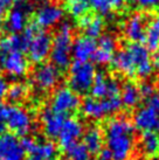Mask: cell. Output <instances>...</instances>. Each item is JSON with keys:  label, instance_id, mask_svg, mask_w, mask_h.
Segmentation results:
<instances>
[{"label": "cell", "instance_id": "14", "mask_svg": "<svg viewBox=\"0 0 159 160\" xmlns=\"http://www.w3.org/2000/svg\"><path fill=\"white\" fill-rule=\"evenodd\" d=\"M82 133H83V125L77 118L74 117L66 118L58 136L59 142L64 150L69 145L77 142V139L82 136Z\"/></svg>", "mask_w": 159, "mask_h": 160}, {"label": "cell", "instance_id": "22", "mask_svg": "<svg viewBox=\"0 0 159 160\" xmlns=\"http://www.w3.org/2000/svg\"><path fill=\"white\" fill-rule=\"evenodd\" d=\"M28 41L22 34H9L0 41V52H26Z\"/></svg>", "mask_w": 159, "mask_h": 160}, {"label": "cell", "instance_id": "32", "mask_svg": "<svg viewBox=\"0 0 159 160\" xmlns=\"http://www.w3.org/2000/svg\"><path fill=\"white\" fill-rule=\"evenodd\" d=\"M90 6L98 13L106 15L111 11V4L109 0H90Z\"/></svg>", "mask_w": 159, "mask_h": 160}, {"label": "cell", "instance_id": "12", "mask_svg": "<svg viewBox=\"0 0 159 160\" xmlns=\"http://www.w3.org/2000/svg\"><path fill=\"white\" fill-rule=\"evenodd\" d=\"M31 11L32 6L26 2H20L17 5L6 18V31H8L11 34H20L27 26V15Z\"/></svg>", "mask_w": 159, "mask_h": 160}, {"label": "cell", "instance_id": "31", "mask_svg": "<svg viewBox=\"0 0 159 160\" xmlns=\"http://www.w3.org/2000/svg\"><path fill=\"white\" fill-rule=\"evenodd\" d=\"M117 47V42L116 39L110 34H104V35L100 36V41L97 43V48L104 50L106 53L114 54Z\"/></svg>", "mask_w": 159, "mask_h": 160}, {"label": "cell", "instance_id": "40", "mask_svg": "<svg viewBox=\"0 0 159 160\" xmlns=\"http://www.w3.org/2000/svg\"><path fill=\"white\" fill-rule=\"evenodd\" d=\"M97 160H112V156H111L110 151L108 148H102L101 151L98 152Z\"/></svg>", "mask_w": 159, "mask_h": 160}, {"label": "cell", "instance_id": "41", "mask_svg": "<svg viewBox=\"0 0 159 160\" xmlns=\"http://www.w3.org/2000/svg\"><path fill=\"white\" fill-rule=\"evenodd\" d=\"M11 4L12 2H9L8 0H0V15L6 12V9L8 8Z\"/></svg>", "mask_w": 159, "mask_h": 160}, {"label": "cell", "instance_id": "13", "mask_svg": "<svg viewBox=\"0 0 159 160\" xmlns=\"http://www.w3.org/2000/svg\"><path fill=\"white\" fill-rule=\"evenodd\" d=\"M133 126L141 132H158L159 113L149 105L139 108L133 115Z\"/></svg>", "mask_w": 159, "mask_h": 160}, {"label": "cell", "instance_id": "47", "mask_svg": "<svg viewBox=\"0 0 159 160\" xmlns=\"http://www.w3.org/2000/svg\"><path fill=\"white\" fill-rule=\"evenodd\" d=\"M32 1H39V0H32Z\"/></svg>", "mask_w": 159, "mask_h": 160}, {"label": "cell", "instance_id": "30", "mask_svg": "<svg viewBox=\"0 0 159 160\" xmlns=\"http://www.w3.org/2000/svg\"><path fill=\"white\" fill-rule=\"evenodd\" d=\"M27 95V88L25 84L22 83H14L11 87H8L7 90V97L11 102L13 103H19L20 101H22L23 98L26 97Z\"/></svg>", "mask_w": 159, "mask_h": 160}, {"label": "cell", "instance_id": "37", "mask_svg": "<svg viewBox=\"0 0 159 160\" xmlns=\"http://www.w3.org/2000/svg\"><path fill=\"white\" fill-rule=\"evenodd\" d=\"M6 108L7 105L0 103V136L4 134L6 130Z\"/></svg>", "mask_w": 159, "mask_h": 160}, {"label": "cell", "instance_id": "4", "mask_svg": "<svg viewBox=\"0 0 159 160\" xmlns=\"http://www.w3.org/2000/svg\"><path fill=\"white\" fill-rule=\"evenodd\" d=\"M6 128L17 137H26L32 129V117L27 110L18 105L6 108Z\"/></svg>", "mask_w": 159, "mask_h": 160}, {"label": "cell", "instance_id": "7", "mask_svg": "<svg viewBox=\"0 0 159 160\" xmlns=\"http://www.w3.org/2000/svg\"><path fill=\"white\" fill-rule=\"evenodd\" d=\"M52 49V38L48 33L40 28L28 41V58L34 63H40L48 58Z\"/></svg>", "mask_w": 159, "mask_h": 160}, {"label": "cell", "instance_id": "39", "mask_svg": "<svg viewBox=\"0 0 159 160\" xmlns=\"http://www.w3.org/2000/svg\"><path fill=\"white\" fill-rule=\"evenodd\" d=\"M7 90H8V83H7V81L5 80L3 76H0V103L6 97Z\"/></svg>", "mask_w": 159, "mask_h": 160}, {"label": "cell", "instance_id": "28", "mask_svg": "<svg viewBox=\"0 0 159 160\" xmlns=\"http://www.w3.org/2000/svg\"><path fill=\"white\" fill-rule=\"evenodd\" d=\"M31 154H36L47 160H55V158L58 157V148L53 142H36L35 148Z\"/></svg>", "mask_w": 159, "mask_h": 160}, {"label": "cell", "instance_id": "29", "mask_svg": "<svg viewBox=\"0 0 159 160\" xmlns=\"http://www.w3.org/2000/svg\"><path fill=\"white\" fill-rule=\"evenodd\" d=\"M103 28H104V20L98 15H93L89 25L84 28L83 31L85 32L87 36L96 39V38H100L102 35Z\"/></svg>", "mask_w": 159, "mask_h": 160}, {"label": "cell", "instance_id": "45", "mask_svg": "<svg viewBox=\"0 0 159 160\" xmlns=\"http://www.w3.org/2000/svg\"><path fill=\"white\" fill-rule=\"evenodd\" d=\"M9 2H13V1H20V0H8Z\"/></svg>", "mask_w": 159, "mask_h": 160}, {"label": "cell", "instance_id": "24", "mask_svg": "<svg viewBox=\"0 0 159 160\" xmlns=\"http://www.w3.org/2000/svg\"><path fill=\"white\" fill-rule=\"evenodd\" d=\"M141 98V97L138 87L131 82L124 84L123 88H121V101L125 108L132 109V108L137 107Z\"/></svg>", "mask_w": 159, "mask_h": 160}, {"label": "cell", "instance_id": "9", "mask_svg": "<svg viewBox=\"0 0 159 160\" xmlns=\"http://www.w3.org/2000/svg\"><path fill=\"white\" fill-rule=\"evenodd\" d=\"M0 69L13 77H21L28 71V61L22 52H0Z\"/></svg>", "mask_w": 159, "mask_h": 160}, {"label": "cell", "instance_id": "17", "mask_svg": "<svg viewBox=\"0 0 159 160\" xmlns=\"http://www.w3.org/2000/svg\"><path fill=\"white\" fill-rule=\"evenodd\" d=\"M64 119L66 118L63 115L53 111L50 108H44L41 112V122L44 134L50 139L58 138Z\"/></svg>", "mask_w": 159, "mask_h": 160}, {"label": "cell", "instance_id": "44", "mask_svg": "<svg viewBox=\"0 0 159 160\" xmlns=\"http://www.w3.org/2000/svg\"><path fill=\"white\" fill-rule=\"evenodd\" d=\"M26 160H47V159H44V158H41V157L36 156V154H29V157H28Z\"/></svg>", "mask_w": 159, "mask_h": 160}, {"label": "cell", "instance_id": "34", "mask_svg": "<svg viewBox=\"0 0 159 160\" xmlns=\"http://www.w3.org/2000/svg\"><path fill=\"white\" fill-rule=\"evenodd\" d=\"M112 56H114V54L106 53V52H104V50L97 48L96 50H95V53L93 54L91 60H93L94 62L98 63V64H105V63L111 62Z\"/></svg>", "mask_w": 159, "mask_h": 160}, {"label": "cell", "instance_id": "25", "mask_svg": "<svg viewBox=\"0 0 159 160\" xmlns=\"http://www.w3.org/2000/svg\"><path fill=\"white\" fill-rule=\"evenodd\" d=\"M144 41H145L146 48L149 49V52L159 50V12L152 19L150 26L147 27Z\"/></svg>", "mask_w": 159, "mask_h": 160}, {"label": "cell", "instance_id": "18", "mask_svg": "<svg viewBox=\"0 0 159 160\" xmlns=\"http://www.w3.org/2000/svg\"><path fill=\"white\" fill-rule=\"evenodd\" d=\"M97 49V43L95 39L89 36H79L71 46V55L76 61H89L95 50Z\"/></svg>", "mask_w": 159, "mask_h": 160}, {"label": "cell", "instance_id": "5", "mask_svg": "<svg viewBox=\"0 0 159 160\" xmlns=\"http://www.w3.org/2000/svg\"><path fill=\"white\" fill-rule=\"evenodd\" d=\"M81 105L79 95L70 88L62 87L54 92L52 97L50 109L60 115H68L76 111Z\"/></svg>", "mask_w": 159, "mask_h": 160}, {"label": "cell", "instance_id": "23", "mask_svg": "<svg viewBox=\"0 0 159 160\" xmlns=\"http://www.w3.org/2000/svg\"><path fill=\"white\" fill-rule=\"evenodd\" d=\"M82 112L84 113V116H87L88 118H91V119H102L103 117L108 116L102 99H97L94 97L84 99L82 103Z\"/></svg>", "mask_w": 159, "mask_h": 160}, {"label": "cell", "instance_id": "1", "mask_svg": "<svg viewBox=\"0 0 159 160\" xmlns=\"http://www.w3.org/2000/svg\"><path fill=\"white\" fill-rule=\"evenodd\" d=\"M135 126L126 117H117L109 120L105 126L106 148L110 151L112 160H128L133 151Z\"/></svg>", "mask_w": 159, "mask_h": 160}, {"label": "cell", "instance_id": "38", "mask_svg": "<svg viewBox=\"0 0 159 160\" xmlns=\"http://www.w3.org/2000/svg\"><path fill=\"white\" fill-rule=\"evenodd\" d=\"M146 105H149L151 109H153L155 111H157L159 113V91L158 92H155L147 99V104Z\"/></svg>", "mask_w": 159, "mask_h": 160}, {"label": "cell", "instance_id": "11", "mask_svg": "<svg viewBox=\"0 0 159 160\" xmlns=\"http://www.w3.org/2000/svg\"><path fill=\"white\" fill-rule=\"evenodd\" d=\"M26 152L19 138L13 133L0 136V160H25Z\"/></svg>", "mask_w": 159, "mask_h": 160}, {"label": "cell", "instance_id": "19", "mask_svg": "<svg viewBox=\"0 0 159 160\" xmlns=\"http://www.w3.org/2000/svg\"><path fill=\"white\" fill-rule=\"evenodd\" d=\"M111 64L118 72H122L128 77H133L136 76V69L133 64L132 58L129 53L126 47L122 50H119L112 56Z\"/></svg>", "mask_w": 159, "mask_h": 160}, {"label": "cell", "instance_id": "10", "mask_svg": "<svg viewBox=\"0 0 159 160\" xmlns=\"http://www.w3.org/2000/svg\"><path fill=\"white\" fill-rule=\"evenodd\" d=\"M90 92L94 98L97 99L110 96H118V93L121 92L119 81L117 78H106L103 71L96 72Z\"/></svg>", "mask_w": 159, "mask_h": 160}, {"label": "cell", "instance_id": "26", "mask_svg": "<svg viewBox=\"0 0 159 160\" xmlns=\"http://www.w3.org/2000/svg\"><path fill=\"white\" fill-rule=\"evenodd\" d=\"M90 0H66V9L73 18L79 19L89 13Z\"/></svg>", "mask_w": 159, "mask_h": 160}, {"label": "cell", "instance_id": "35", "mask_svg": "<svg viewBox=\"0 0 159 160\" xmlns=\"http://www.w3.org/2000/svg\"><path fill=\"white\" fill-rule=\"evenodd\" d=\"M139 89V93H141V98H145V99H149V98L156 92L155 91V87L151 84V83H141V87L138 88Z\"/></svg>", "mask_w": 159, "mask_h": 160}, {"label": "cell", "instance_id": "20", "mask_svg": "<svg viewBox=\"0 0 159 160\" xmlns=\"http://www.w3.org/2000/svg\"><path fill=\"white\" fill-rule=\"evenodd\" d=\"M104 134L98 126H90L83 136V144L90 154H96L103 148Z\"/></svg>", "mask_w": 159, "mask_h": 160}, {"label": "cell", "instance_id": "6", "mask_svg": "<svg viewBox=\"0 0 159 160\" xmlns=\"http://www.w3.org/2000/svg\"><path fill=\"white\" fill-rule=\"evenodd\" d=\"M61 80V72L52 63H42L33 72V84L40 91H48L56 87Z\"/></svg>", "mask_w": 159, "mask_h": 160}, {"label": "cell", "instance_id": "33", "mask_svg": "<svg viewBox=\"0 0 159 160\" xmlns=\"http://www.w3.org/2000/svg\"><path fill=\"white\" fill-rule=\"evenodd\" d=\"M136 7L145 11L159 9V0H130Z\"/></svg>", "mask_w": 159, "mask_h": 160}, {"label": "cell", "instance_id": "42", "mask_svg": "<svg viewBox=\"0 0 159 160\" xmlns=\"http://www.w3.org/2000/svg\"><path fill=\"white\" fill-rule=\"evenodd\" d=\"M152 66H153V69L159 71V50H157L156 54L153 55V58H152Z\"/></svg>", "mask_w": 159, "mask_h": 160}, {"label": "cell", "instance_id": "2", "mask_svg": "<svg viewBox=\"0 0 159 160\" xmlns=\"http://www.w3.org/2000/svg\"><path fill=\"white\" fill-rule=\"evenodd\" d=\"M71 46H73V27L69 22H63L59 27L56 35L52 40L50 58L55 67L67 69L71 63Z\"/></svg>", "mask_w": 159, "mask_h": 160}, {"label": "cell", "instance_id": "36", "mask_svg": "<svg viewBox=\"0 0 159 160\" xmlns=\"http://www.w3.org/2000/svg\"><path fill=\"white\" fill-rule=\"evenodd\" d=\"M21 145H22V147H23L25 152H27V153L31 154L32 152H33V150L35 148L36 142L34 140V139H32V138H29V137H23L21 140Z\"/></svg>", "mask_w": 159, "mask_h": 160}, {"label": "cell", "instance_id": "3", "mask_svg": "<svg viewBox=\"0 0 159 160\" xmlns=\"http://www.w3.org/2000/svg\"><path fill=\"white\" fill-rule=\"evenodd\" d=\"M96 75V69L89 61H75L69 66L68 83L76 93H85L90 91Z\"/></svg>", "mask_w": 159, "mask_h": 160}, {"label": "cell", "instance_id": "21", "mask_svg": "<svg viewBox=\"0 0 159 160\" xmlns=\"http://www.w3.org/2000/svg\"><path fill=\"white\" fill-rule=\"evenodd\" d=\"M143 154L147 158H155L159 154V133L155 131L143 132L139 140Z\"/></svg>", "mask_w": 159, "mask_h": 160}, {"label": "cell", "instance_id": "8", "mask_svg": "<svg viewBox=\"0 0 159 160\" xmlns=\"http://www.w3.org/2000/svg\"><path fill=\"white\" fill-rule=\"evenodd\" d=\"M126 49L131 55L136 69V76L141 78H147L153 71L152 58L150 56L149 49L141 43H130Z\"/></svg>", "mask_w": 159, "mask_h": 160}, {"label": "cell", "instance_id": "43", "mask_svg": "<svg viewBox=\"0 0 159 160\" xmlns=\"http://www.w3.org/2000/svg\"><path fill=\"white\" fill-rule=\"evenodd\" d=\"M109 1H110L112 8H121L125 2V0H109Z\"/></svg>", "mask_w": 159, "mask_h": 160}, {"label": "cell", "instance_id": "46", "mask_svg": "<svg viewBox=\"0 0 159 160\" xmlns=\"http://www.w3.org/2000/svg\"><path fill=\"white\" fill-rule=\"evenodd\" d=\"M0 29H1V20H0Z\"/></svg>", "mask_w": 159, "mask_h": 160}, {"label": "cell", "instance_id": "15", "mask_svg": "<svg viewBox=\"0 0 159 160\" xmlns=\"http://www.w3.org/2000/svg\"><path fill=\"white\" fill-rule=\"evenodd\" d=\"M146 29L145 17L141 13H136L128 19L124 26V34L132 43H141L145 40Z\"/></svg>", "mask_w": 159, "mask_h": 160}, {"label": "cell", "instance_id": "27", "mask_svg": "<svg viewBox=\"0 0 159 160\" xmlns=\"http://www.w3.org/2000/svg\"><path fill=\"white\" fill-rule=\"evenodd\" d=\"M68 160H90V152L83 142H74L64 148Z\"/></svg>", "mask_w": 159, "mask_h": 160}, {"label": "cell", "instance_id": "16", "mask_svg": "<svg viewBox=\"0 0 159 160\" xmlns=\"http://www.w3.org/2000/svg\"><path fill=\"white\" fill-rule=\"evenodd\" d=\"M63 17V9L53 4H46L41 6L35 14V23L41 28H50L55 26Z\"/></svg>", "mask_w": 159, "mask_h": 160}]
</instances>
